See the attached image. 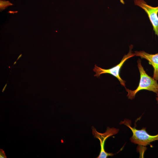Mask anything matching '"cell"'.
Listing matches in <instances>:
<instances>
[{"label":"cell","instance_id":"9","mask_svg":"<svg viewBox=\"0 0 158 158\" xmlns=\"http://www.w3.org/2000/svg\"><path fill=\"white\" fill-rule=\"evenodd\" d=\"M18 12V11H10L8 12V13H13V14H14V13H17Z\"/></svg>","mask_w":158,"mask_h":158},{"label":"cell","instance_id":"6","mask_svg":"<svg viewBox=\"0 0 158 158\" xmlns=\"http://www.w3.org/2000/svg\"><path fill=\"white\" fill-rule=\"evenodd\" d=\"M135 56H140L141 59L147 60L149 64L153 67V78L158 81V53L154 54L148 53L144 51H135Z\"/></svg>","mask_w":158,"mask_h":158},{"label":"cell","instance_id":"2","mask_svg":"<svg viewBox=\"0 0 158 158\" xmlns=\"http://www.w3.org/2000/svg\"><path fill=\"white\" fill-rule=\"evenodd\" d=\"M120 124L125 125L131 130L133 135L130 140L135 144L145 146L150 145L151 142L158 140V133L155 135H151L147 132L145 127L141 130L136 129L135 126L132 127L131 126V121L129 120L125 119L121 121Z\"/></svg>","mask_w":158,"mask_h":158},{"label":"cell","instance_id":"12","mask_svg":"<svg viewBox=\"0 0 158 158\" xmlns=\"http://www.w3.org/2000/svg\"><path fill=\"white\" fill-rule=\"evenodd\" d=\"M22 54H20L19 56L18 57V58L16 60H18L20 58V57L22 56Z\"/></svg>","mask_w":158,"mask_h":158},{"label":"cell","instance_id":"10","mask_svg":"<svg viewBox=\"0 0 158 158\" xmlns=\"http://www.w3.org/2000/svg\"><path fill=\"white\" fill-rule=\"evenodd\" d=\"M156 99L157 102V103L158 104V93L157 94Z\"/></svg>","mask_w":158,"mask_h":158},{"label":"cell","instance_id":"7","mask_svg":"<svg viewBox=\"0 0 158 158\" xmlns=\"http://www.w3.org/2000/svg\"><path fill=\"white\" fill-rule=\"evenodd\" d=\"M13 4L10 2L8 1L0 0V11L4 10L7 7L9 6L13 5Z\"/></svg>","mask_w":158,"mask_h":158},{"label":"cell","instance_id":"13","mask_svg":"<svg viewBox=\"0 0 158 158\" xmlns=\"http://www.w3.org/2000/svg\"><path fill=\"white\" fill-rule=\"evenodd\" d=\"M16 61H15L14 62V63H13V65H14V64H16Z\"/></svg>","mask_w":158,"mask_h":158},{"label":"cell","instance_id":"11","mask_svg":"<svg viewBox=\"0 0 158 158\" xmlns=\"http://www.w3.org/2000/svg\"><path fill=\"white\" fill-rule=\"evenodd\" d=\"M7 85V84H6V85H5V86H4V87L3 88V89L2 90V92H3L4 91L5 88H6V87Z\"/></svg>","mask_w":158,"mask_h":158},{"label":"cell","instance_id":"8","mask_svg":"<svg viewBox=\"0 0 158 158\" xmlns=\"http://www.w3.org/2000/svg\"><path fill=\"white\" fill-rule=\"evenodd\" d=\"M0 158H6L4 151L2 149H0Z\"/></svg>","mask_w":158,"mask_h":158},{"label":"cell","instance_id":"4","mask_svg":"<svg viewBox=\"0 0 158 158\" xmlns=\"http://www.w3.org/2000/svg\"><path fill=\"white\" fill-rule=\"evenodd\" d=\"M92 134L95 137L98 138L100 142L101 150L98 158H106L108 156H113L114 154L106 152L104 148V145L106 140L109 137L117 134L119 129L114 128L107 127L106 132L103 133H100L97 131L93 126L92 127Z\"/></svg>","mask_w":158,"mask_h":158},{"label":"cell","instance_id":"3","mask_svg":"<svg viewBox=\"0 0 158 158\" xmlns=\"http://www.w3.org/2000/svg\"><path fill=\"white\" fill-rule=\"evenodd\" d=\"M133 47V46L130 45L129 47V51L128 53L123 56L119 63L111 68L108 69H103L98 66L96 64L95 65L93 71L96 74L94 76L98 78L102 74L109 73L116 78L120 82L121 84L125 87L126 81L121 77L120 72L125 62L128 59L135 56V54L132 52L131 50Z\"/></svg>","mask_w":158,"mask_h":158},{"label":"cell","instance_id":"5","mask_svg":"<svg viewBox=\"0 0 158 158\" xmlns=\"http://www.w3.org/2000/svg\"><path fill=\"white\" fill-rule=\"evenodd\" d=\"M135 4L140 6L147 13L152 25L155 34L158 37V6L149 5L144 0H133Z\"/></svg>","mask_w":158,"mask_h":158},{"label":"cell","instance_id":"1","mask_svg":"<svg viewBox=\"0 0 158 158\" xmlns=\"http://www.w3.org/2000/svg\"><path fill=\"white\" fill-rule=\"evenodd\" d=\"M138 67L140 73V78L139 85L134 90H132L125 87L128 92L127 95L128 99H133L137 93L140 91L145 90L158 93V83L157 81L149 76L145 71L141 63V61L139 59L137 61Z\"/></svg>","mask_w":158,"mask_h":158}]
</instances>
